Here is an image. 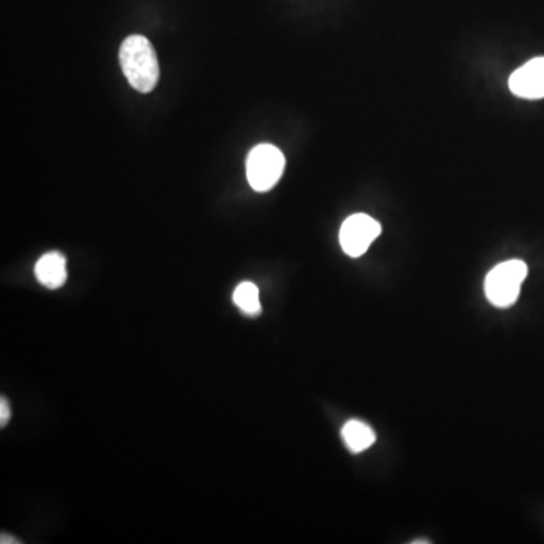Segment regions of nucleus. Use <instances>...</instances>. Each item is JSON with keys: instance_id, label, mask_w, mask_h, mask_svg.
Wrapping results in <instances>:
<instances>
[{"instance_id": "nucleus-1", "label": "nucleus", "mask_w": 544, "mask_h": 544, "mask_svg": "<svg viewBox=\"0 0 544 544\" xmlns=\"http://www.w3.org/2000/svg\"><path fill=\"white\" fill-rule=\"evenodd\" d=\"M120 64L124 76L136 91H153L159 81V62L145 36L132 35L124 40L120 47Z\"/></svg>"}, {"instance_id": "nucleus-2", "label": "nucleus", "mask_w": 544, "mask_h": 544, "mask_svg": "<svg viewBox=\"0 0 544 544\" xmlns=\"http://www.w3.org/2000/svg\"><path fill=\"white\" fill-rule=\"evenodd\" d=\"M528 276V267L524 260H507L499 263L486 278V295L496 307L507 308L513 306L520 295V288Z\"/></svg>"}, {"instance_id": "nucleus-3", "label": "nucleus", "mask_w": 544, "mask_h": 544, "mask_svg": "<svg viewBox=\"0 0 544 544\" xmlns=\"http://www.w3.org/2000/svg\"><path fill=\"white\" fill-rule=\"evenodd\" d=\"M286 167L284 154L271 144L256 145L247 158V179L253 190L267 192L277 185Z\"/></svg>"}, {"instance_id": "nucleus-4", "label": "nucleus", "mask_w": 544, "mask_h": 544, "mask_svg": "<svg viewBox=\"0 0 544 544\" xmlns=\"http://www.w3.org/2000/svg\"><path fill=\"white\" fill-rule=\"evenodd\" d=\"M380 233V222L366 214H355L346 218L340 227V245L349 257L363 256Z\"/></svg>"}, {"instance_id": "nucleus-5", "label": "nucleus", "mask_w": 544, "mask_h": 544, "mask_svg": "<svg viewBox=\"0 0 544 544\" xmlns=\"http://www.w3.org/2000/svg\"><path fill=\"white\" fill-rule=\"evenodd\" d=\"M509 87L517 97L544 98V58H534L509 76Z\"/></svg>"}, {"instance_id": "nucleus-6", "label": "nucleus", "mask_w": 544, "mask_h": 544, "mask_svg": "<svg viewBox=\"0 0 544 544\" xmlns=\"http://www.w3.org/2000/svg\"><path fill=\"white\" fill-rule=\"evenodd\" d=\"M35 277L47 289L61 288L67 282V260L61 253L51 252L38 259Z\"/></svg>"}, {"instance_id": "nucleus-7", "label": "nucleus", "mask_w": 544, "mask_h": 544, "mask_svg": "<svg viewBox=\"0 0 544 544\" xmlns=\"http://www.w3.org/2000/svg\"><path fill=\"white\" fill-rule=\"evenodd\" d=\"M342 439L349 451L360 454L374 445L375 432L365 422L353 419L342 428Z\"/></svg>"}, {"instance_id": "nucleus-8", "label": "nucleus", "mask_w": 544, "mask_h": 544, "mask_svg": "<svg viewBox=\"0 0 544 544\" xmlns=\"http://www.w3.org/2000/svg\"><path fill=\"white\" fill-rule=\"evenodd\" d=\"M233 303L237 304L242 314L248 316H257L262 312L259 289L252 282H244L233 292Z\"/></svg>"}, {"instance_id": "nucleus-9", "label": "nucleus", "mask_w": 544, "mask_h": 544, "mask_svg": "<svg viewBox=\"0 0 544 544\" xmlns=\"http://www.w3.org/2000/svg\"><path fill=\"white\" fill-rule=\"evenodd\" d=\"M10 406H8V400L5 398H2L0 400V425L5 426L6 422L10 421Z\"/></svg>"}]
</instances>
